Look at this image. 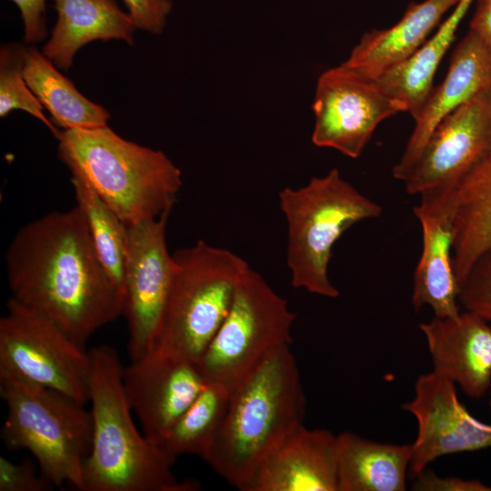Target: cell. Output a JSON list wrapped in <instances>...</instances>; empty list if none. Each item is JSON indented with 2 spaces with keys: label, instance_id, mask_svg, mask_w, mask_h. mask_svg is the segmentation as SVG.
Returning a JSON list of instances; mask_svg holds the SVG:
<instances>
[{
  "label": "cell",
  "instance_id": "13",
  "mask_svg": "<svg viewBox=\"0 0 491 491\" xmlns=\"http://www.w3.org/2000/svg\"><path fill=\"white\" fill-rule=\"evenodd\" d=\"M402 408L417 422L411 444L413 477L442 456L491 448V425L473 416L460 402L456 385L433 371L418 376L414 397Z\"/></svg>",
  "mask_w": 491,
  "mask_h": 491
},
{
  "label": "cell",
  "instance_id": "21",
  "mask_svg": "<svg viewBox=\"0 0 491 491\" xmlns=\"http://www.w3.org/2000/svg\"><path fill=\"white\" fill-rule=\"evenodd\" d=\"M453 266L458 286L491 250V145L453 190Z\"/></svg>",
  "mask_w": 491,
  "mask_h": 491
},
{
  "label": "cell",
  "instance_id": "25",
  "mask_svg": "<svg viewBox=\"0 0 491 491\" xmlns=\"http://www.w3.org/2000/svg\"><path fill=\"white\" fill-rule=\"evenodd\" d=\"M230 391L221 384L207 381L193 403L155 444L170 466L185 454L205 457L223 424Z\"/></svg>",
  "mask_w": 491,
  "mask_h": 491
},
{
  "label": "cell",
  "instance_id": "18",
  "mask_svg": "<svg viewBox=\"0 0 491 491\" xmlns=\"http://www.w3.org/2000/svg\"><path fill=\"white\" fill-rule=\"evenodd\" d=\"M491 84V49L469 31L453 52L444 81L432 88L402 156L392 175L405 182L436 125L458 106Z\"/></svg>",
  "mask_w": 491,
  "mask_h": 491
},
{
  "label": "cell",
  "instance_id": "6",
  "mask_svg": "<svg viewBox=\"0 0 491 491\" xmlns=\"http://www.w3.org/2000/svg\"><path fill=\"white\" fill-rule=\"evenodd\" d=\"M287 225L286 263L296 288L328 298L338 289L328 276L332 249L354 225L378 217L382 206L345 180L337 169L278 194Z\"/></svg>",
  "mask_w": 491,
  "mask_h": 491
},
{
  "label": "cell",
  "instance_id": "32",
  "mask_svg": "<svg viewBox=\"0 0 491 491\" xmlns=\"http://www.w3.org/2000/svg\"><path fill=\"white\" fill-rule=\"evenodd\" d=\"M19 9L24 40L28 45L42 42L47 35L45 0H10Z\"/></svg>",
  "mask_w": 491,
  "mask_h": 491
},
{
  "label": "cell",
  "instance_id": "1",
  "mask_svg": "<svg viewBox=\"0 0 491 491\" xmlns=\"http://www.w3.org/2000/svg\"><path fill=\"white\" fill-rule=\"evenodd\" d=\"M5 265L11 296L84 347L124 313V294L101 265L77 205L23 225L7 247Z\"/></svg>",
  "mask_w": 491,
  "mask_h": 491
},
{
  "label": "cell",
  "instance_id": "14",
  "mask_svg": "<svg viewBox=\"0 0 491 491\" xmlns=\"http://www.w3.org/2000/svg\"><path fill=\"white\" fill-rule=\"evenodd\" d=\"M122 378L127 402L154 446L207 383L198 365L156 349L131 360Z\"/></svg>",
  "mask_w": 491,
  "mask_h": 491
},
{
  "label": "cell",
  "instance_id": "27",
  "mask_svg": "<svg viewBox=\"0 0 491 491\" xmlns=\"http://www.w3.org/2000/svg\"><path fill=\"white\" fill-rule=\"evenodd\" d=\"M26 47L5 43L0 48V116L22 110L41 121L57 139L61 131L48 120L44 107L28 86L23 74Z\"/></svg>",
  "mask_w": 491,
  "mask_h": 491
},
{
  "label": "cell",
  "instance_id": "26",
  "mask_svg": "<svg viewBox=\"0 0 491 491\" xmlns=\"http://www.w3.org/2000/svg\"><path fill=\"white\" fill-rule=\"evenodd\" d=\"M71 183L95 254L108 276L124 294L127 225L83 178L71 175Z\"/></svg>",
  "mask_w": 491,
  "mask_h": 491
},
{
  "label": "cell",
  "instance_id": "7",
  "mask_svg": "<svg viewBox=\"0 0 491 491\" xmlns=\"http://www.w3.org/2000/svg\"><path fill=\"white\" fill-rule=\"evenodd\" d=\"M174 276L154 349L198 365L225 319L248 264L197 240L173 254Z\"/></svg>",
  "mask_w": 491,
  "mask_h": 491
},
{
  "label": "cell",
  "instance_id": "19",
  "mask_svg": "<svg viewBox=\"0 0 491 491\" xmlns=\"http://www.w3.org/2000/svg\"><path fill=\"white\" fill-rule=\"evenodd\" d=\"M57 19L42 53L59 70L67 71L80 48L101 40L134 45L136 30L115 0H54Z\"/></svg>",
  "mask_w": 491,
  "mask_h": 491
},
{
  "label": "cell",
  "instance_id": "4",
  "mask_svg": "<svg viewBox=\"0 0 491 491\" xmlns=\"http://www.w3.org/2000/svg\"><path fill=\"white\" fill-rule=\"evenodd\" d=\"M58 156L127 226L172 211L182 173L161 150L126 140L108 125L61 131Z\"/></svg>",
  "mask_w": 491,
  "mask_h": 491
},
{
  "label": "cell",
  "instance_id": "11",
  "mask_svg": "<svg viewBox=\"0 0 491 491\" xmlns=\"http://www.w3.org/2000/svg\"><path fill=\"white\" fill-rule=\"evenodd\" d=\"M170 213L127 226L123 315L131 360L154 349L172 284L174 258L166 243Z\"/></svg>",
  "mask_w": 491,
  "mask_h": 491
},
{
  "label": "cell",
  "instance_id": "24",
  "mask_svg": "<svg viewBox=\"0 0 491 491\" xmlns=\"http://www.w3.org/2000/svg\"><path fill=\"white\" fill-rule=\"evenodd\" d=\"M473 2L459 0L436 34L412 56L375 79L391 95L406 104L414 119L430 94L438 65Z\"/></svg>",
  "mask_w": 491,
  "mask_h": 491
},
{
  "label": "cell",
  "instance_id": "8",
  "mask_svg": "<svg viewBox=\"0 0 491 491\" xmlns=\"http://www.w3.org/2000/svg\"><path fill=\"white\" fill-rule=\"evenodd\" d=\"M296 318L286 300L248 266L225 319L198 363L204 377L231 390L271 351L291 345Z\"/></svg>",
  "mask_w": 491,
  "mask_h": 491
},
{
  "label": "cell",
  "instance_id": "29",
  "mask_svg": "<svg viewBox=\"0 0 491 491\" xmlns=\"http://www.w3.org/2000/svg\"><path fill=\"white\" fill-rule=\"evenodd\" d=\"M54 487L31 459L14 463L0 456V491H46Z\"/></svg>",
  "mask_w": 491,
  "mask_h": 491
},
{
  "label": "cell",
  "instance_id": "5",
  "mask_svg": "<svg viewBox=\"0 0 491 491\" xmlns=\"http://www.w3.org/2000/svg\"><path fill=\"white\" fill-rule=\"evenodd\" d=\"M0 395L7 406L1 430L5 445L12 451H29L53 486L70 485L85 491L84 468L93 436L85 404L1 366Z\"/></svg>",
  "mask_w": 491,
  "mask_h": 491
},
{
  "label": "cell",
  "instance_id": "31",
  "mask_svg": "<svg viewBox=\"0 0 491 491\" xmlns=\"http://www.w3.org/2000/svg\"><path fill=\"white\" fill-rule=\"evenodd\" d=\"M412 489L417 491H491V486L476 479H463L457 476L441 477L426 468L414 476Z\"/></svg>",
  "mask_w": 491,
  "mask_h": 491
},
{
  "label": "cell",
  "instance_id": "16",
  "mask_svg": "<svg viewBox=\"0 0 491 491\" xmlns=\"http://www.w3.org/2000/svg\"><path fill=\"white\" fill-rule=\"evenodd\" d=\"M242 491H338L336 436L302 425L261 461Z\"/></svg>",
  "mask_w": 491,
  "mask_h": 491
},
{
  "label": "cell",
  "instance_id": "35",
  "mask_svg": "<svg viewBox=\"0 0 491 491\" xmlns=\"http://www.w3.org/2000/svg\"><path fill=\"white\" fill-rule=\"evenodd\" d=\"M491 251V250H490Z\"/></svg>",
  "mask_w": 491,
  "mask_h": 491
},
{
  "label": "cell",
  "instance_id": "23",
  "mask_svg": "<svg viewBox=\"0 0 491 491\" xmlns=\"http://www.w3.org/2000/svg\"><path fill=\"white\" fill-rule=\"evenodd\" d=\"M23 74L38 101L63 130L108 125V111L83 95L35 46L26 47Z\"/></svg>",
  "mask_w": 491,
  "mask_h": 491
},
{
  "label": "cell",
  "instance_id": "34",
  "mask_svg": "<svg viewBox=\"0 0 491 491\" xmlns=\"http://www.w3.org/2000/svg\"><path fill=\"white\" fill-rule=\"evenodd\" d=\"M489 406L491 408V393H490V397H489Z\"/></svg>",
  "mask_w": 491,
  "mask_h": 491
},
{
  "label": "cell",
  "instance_id": "17",
  "mask_svg": "<svg viewBox=\"0 0 491 491\" xmlns=\"http://www.w3.org/2000/svg\"><path fill=\"white\" fill-rule=\"evenodd\" d=\"M433 372L467 396H483L491 386V324L465 310L422 323Z\"/></svg>",
  "mask_w": 491,
  "mask_h": 491
},
{
  "label": "cell",
  "instance_id": "3",
  "mask_svg": "<svg viewBox=\"0 0 491 491\" xmlns=\"http://www.w3.org/2000/svg\"><path fill=\"white\" fill-rule=\"evenodd\" d=\"M92 446L84 468L85 491H194L195 480H178L155 446L137 430L123 386L115 348L88 351Z\"/></svg>",
  "mask_w": 491,
  "mask_h": 491
},
{
  "label": "cell",
  "instance_id": "2",
  "mask_svg": "<svg viewBox=\"0 0 491 491\" xmlns=\"http://www.w3.org/2000/svg\"><path fill=\"white\" fill-rule=\"evenodd\" d=\"M306 396L290 345L271 351L230 391L221 428L203 458L242 490L261 461L304 425Z\"/></svg>",
  "mask_w": 491,
  "mask_h": 491
},
{
  "label": "cell",
  "instance_id": "22",
  "mask_svg": "<svg viewBox=\"0 0 491 491\" xmlns=\"http://www.w3.org/2000/svg\"><path fill=\"white\" fill-rule=\"evenodd\" d=\"M411 455L408 444L379 443L342 432L336 436L338 491H404Z\"/></svg>",
  "mask_w": 491,
  "mask_h": 491
},
{
  "label": "cell",
  "instance_id": "28",
  "mask_svg": "<svg viewBox=\"0 0 491 491\" xmlns=\"http://www.w3.org/2000/svg\"><path fill=\"white\" fill-rule=\"evenodd\" d=\"M458 302L491 324V251L473 265L459 285Z\"/></svg>",
  "mask_w": 491,
  "mask_h": 491
},
{
  "label": "cell",
  "instance_id": "12",
  "mask_svg": "<svg viewBox=\"0 0 491 491\" xmlns=\"http://www.w3.org/2000/svg\"><path fill=\"white\" fill-rule=\"evenodd\" d=\"M491 145V84L446 115L406 179L409 195L455 188Z\"/></svg>",
  "mask_w": 491,
  "mask_h": 491
},
{
  "label": "cell",
  "instance_id": "33",
  "mask_svg": "<svg viewBox=\"0 0 491 491\" xmlns=\"http://www.w3.org/2000/svg\"><path fill=\"white\" fill-rule=\"evenodd\" d=\"M469 31L491 49V0H478Z\"/></svg>",
  "mask_w": 491,
  "mask_h": 491
},
{
  "label": "cell",
  "instance_id": "30",
  "mask_svg": "<svg viewBox=\"0 0 491 491\" xmlns=\"http://www.w3.org/2000/svg\"><path fill=\"white\" fill-rule=\"evenodd\" d=\"M136 29L160 35L172 11V0H123Z\"/></svg>",
  "mask_w": 491,
  "mask_h": 491
},
{
  "label": "cell",
  "instance_id": "20",
  "mask_svg": "<svg viewBox=\"0 0 491 491\" xmlns=\"http://www.w3.org/2000/svg\"><path fill=\"white\" fill-rule=\"evenodd\" d=\"M458 2L425 0L411 4L391 27L366 33L343 64L368 78H378L412 56L441 17Z\"/></svg>",
  "mask_w": 491,
  "mask_h": 491
},
{
  "label": "cell",
  "instance_id": "15",
  "mask_svg": "<svg viewBox=\"0 0 491 491\" xmlns=\"http://www.w3.org/2000/svg\"><path fill=\"white\" fill-rule=\"evenodd\" d=\"M453 190L421 194L414 207L421 225L422 251L413 276L412 305L416 310L428 306L437 317H451L460 312L453 266Z\"/></svg>",
  "mask_w": 491,
  "mask_h": 491
},
{
  "label": "cell",
  "instance_id": "9",
  "mask_svg": "<svg viewBox=\"0 0 491 491\" xmlns=\"http://www.w3.org/2000/svg\"><path fill=\"white\" fill-rule=\"evenodd\" d=\"M6 308L0 319V366L31 383L89 401L90 357L85 347L12 296Z\"/></svg>",
  "mask_w": 491,
  "mask_h": 491
},
{
  "label": "cell",
  "instance_id": "10",
  "mask_svg": "<svg viewBox=\"0 0 491 491\" xmlns=\"http://www.w3.org/2000/svg\"><path fill=\"white\" fill-rule=\"evenodd\" d=\"M312 142L357 158L377 125L401 112H408L375 79L343 63L323 72L316 83L313 104Z\"/></svg>",
  "mask_w": 491,
  "mask_h": 491
}]
</instances>
